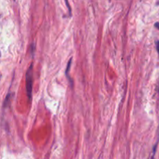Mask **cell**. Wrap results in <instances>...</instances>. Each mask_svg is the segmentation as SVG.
<instances>
[{
  "mask_svg": "<svg viewBox=\"0 0 159 159\" xmlns=\"http://www.w3.org/2000/svg\"><path fill=\"white\" fill-rule=\"evenodd\" d=\"M156 47H157V51H158V54H159V41H157Z\"/></svg>",
  "mask_w": 159,
  "mask_h": 159,
  "instance_id": "277c9868",
  "label": "cell"
},
{
  "mask_svg": "<svg viewBox=\"0 0 159 159\" xmlns=\"http://www.w3.org/2000/svg\"><path fill=\"white\" fill-rule=\"evenodd\" d=\"M33 82H34V78H33V63L28 68L26 73V94L28 98L31 102L33 94Z\"/></svg>",
  "mask_w": 159,
  "mask_h": 159,
  "instance_id": "6da1fadb",
  "label": "cell"
},
{
  "mask_svg": "<svg viewBox=\"0 0 159 159\" xmlns=\"http://www.w3.org/2000/svg\"><path fill=\"white\" fill-rule=\"evenodd\" d=\"M158 91H159V89H158Z\"/></svg>",
  "mask_w": 159,
  "mask_h": 159,
  "instance_id": "ba28073f",
  "label": "cell"
},
{
  "mask_svg": "<svg viewBox=\"0 0 159 159\" xmlns=\"http://www.w3.org/2000/svg\"><path fill=\"white\" fill-rule=\"evenodd\" d=\"M0 55H1V52H0Z\"/></svg>",
  "mask_w": 159,
  "mask_h": 159,
  "instance_id": "52a82bcc",
  "label": "cell"
},
{
  "mask_svg": "<svg viewBox=\"0 0 159 159\" xmlns=\"http://www.w3.org/2000/svg\"><path fill=\"white\" fill-rule=\"evenodd\" d=\"M65 3H66L67 7H68V12H69V16H70V17H71V7H70L69 2H68V0H65Z\"/></svg>",
  "mask_w": 159,
  "mask_h": 159,
  "instance_id": "3957f363",
  "label": "cell"
},
{
  "mask_svg": "<svg viewBox=\"0 0 159 159\" xmlns=\"http://www.w3.org/2000/svg\"><path fill=\"white\" fill-rule=\"evenodd\" d=\"M155 27H156V28H158V29L159 30V23H158V22H157V23H155Z\"/></svg>",
  "mask_w": 159,
  "mask_h": 159,
  "instance_id": "5b68a950",
  "label": "cell"
},
{
  "mask_svg": "<svg viewBox=\"0 0 159 159\" xmlns=\"http://www.w3.org/2000/svg\"><path fill=\"white\" fill-rule=\"evenodd\" d=\"M158 6H159V2H158Z\"/></svg>",
  "mask_w": 159,
  "mask_h": 159,
  "instance_id": "8992f818",
  "label": "cell"
},
{
  "mask_svg": "<svg viewBox=\"0 0 159 159\" xmlns=\"http://www.w3.org/2000/svg\"><path fill=\"white\" fill-rule=\"evenodd\" d=\"M71 60H72V59H71L69 60V62H68V65H67V69H66V71H65V73H66V76L67 77H68V80L71 82V85H72V80H71V78L69 77V70H70V68H71Z\"/></svg>",
  "mask_w": 159,
  "mask_h": 159,
  "instance_id": "7a4b0ae2",
  "label": "cell"
}]
</instances>
